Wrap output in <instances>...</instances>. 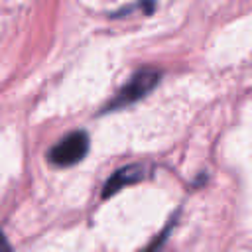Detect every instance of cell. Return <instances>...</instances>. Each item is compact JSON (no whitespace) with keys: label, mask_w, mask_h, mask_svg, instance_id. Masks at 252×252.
<instances>
[{"label":"cell","mask_w":252,"mask_h":252,"mask_svg":"<svg viewBox=\"0 0 252 252\" xmlns=\"http://www.w3.org/2000/svg\"><path fill=\"white\" fill-rule=\"evenodd\" d=\"M0 252H12V246H10V242L6 240V236H4L2 230H0Z\"/></svg>","instance_id":"277c9868"},{"label":"cell","mask_w":252,"mask_h":252,"mask_svg":"<svg viewBox=\"0 0 252 252\" xmlns=\"http://www.w3.org/2000/svg\"><path fill=\"white\" fill-rule=\"evenodd\" d=\"M150 171H152V167L148 163H130V165H124V167L116 169L106 179V183L102 185V199H108V197L116 195L126 185L140 183L142 179H146L150 175Z\"/></svg>","instance_id":"3957f363"},{"label":"cell","mask_w":252,"mask_h":252,"mask_svg":"<svg viewBox=\"0 0 252 252\" xmlns=\"http://www.w3.org/2000/svg\"><path fill=\"white\" fill-rule=\"evenodd\" d=\"M89 148H91L89 134L85 130H75L65 138H61L55 146H51V150L47 152V161L57 167H69L79 163L87 156Z\"/></svg>","instance_id":"7a4b0ae2"},{"label":"cell","mask_w":252,"mask_h":252,"mask_svg":"<svg viewBox=\"0 0 252 252\" xmlns=\"http://www.w3.org/2000/svg\"><path fill=\"white\" fill-rule=\"evenodd\" d=\"M161 79V71L159 69H152V67H146V69H140L136 71L130 81L114 94V98L104 106V112H112V110H120V108H126L138 100H142L146 94H150L156 85L159 83Z\"/></svg>","instance_id":"6da1fadb"}]
</instances>
